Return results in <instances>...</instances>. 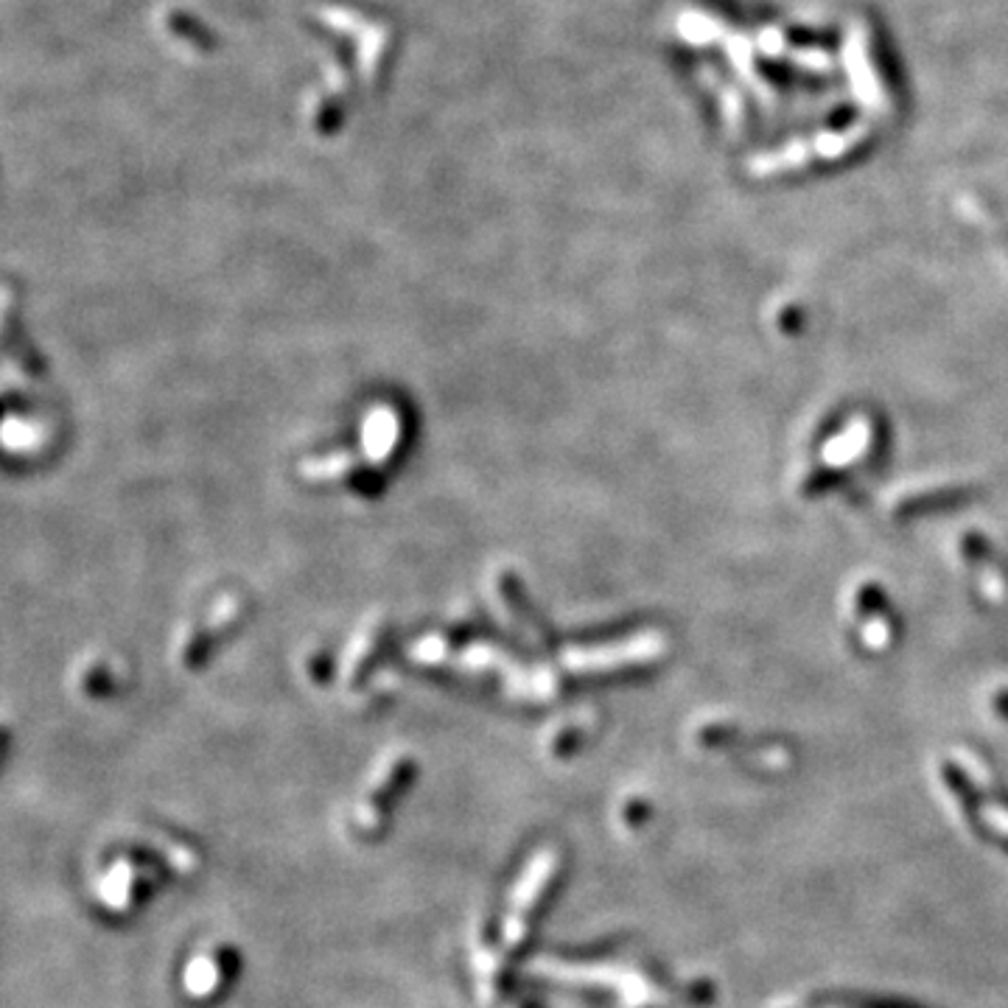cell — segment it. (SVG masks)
<instances>
[{"label": "cell", "mask_w": 1008, "mask_h": 1008, "mask_svg": "<svg viewBox=\"0 0 1008 1008\" xmlns=\"http://www.w3.org/2000/svg\"><path fill=\"white\" fill-rule=\"evenodd\" d=\"M320 14L331 28H340V32L354 34V37L359 39L365 76H367V82H376V79H379V64L384 62L387 43H390L387 28L376 26V23H361L359 14L351 12V9H342V7H325Z\"/></svg>", "instance_id": "1"}]
</instances>
